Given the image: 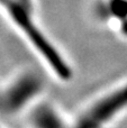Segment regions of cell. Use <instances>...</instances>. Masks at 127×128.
<instances>
[{"label":"cell","instance_id":"6da1fadb","mask_svg":"<svg viewBox=\"0 0 127 128\" xmlns=\"http://www.w3.org/2000/svg\"><path fill=\"white\" fill-rule=\"evenodd\" d=\"M0 9L8 16L28 44L35 50L46 66L58 79L68 81L72 78V68L56 46L48 40L36 24L32 14V7L22 0H0Z\"/></svg>","mask_w":127,"mask_h":128},{"label":"cell","instance_id":"7a4b0ae2","mask_svg":"<svg viewBox=\"0 0 127 128\" xmlns=\"http://www.w3.org/2000/svg\"><path fill=\"white\" fill-rule=\"evenodd\" d=\"M42 89L43 82L37 74H20L0 90V109L6 114L18 112L34 101Z\"/></svg>","mask_w":127,"mask_h":128},{"label":"cell","instance_id":"3957f363","mask_svg":"<svg viewBox=\"0 0 127 128\" xmlns=\"http://www.w3.org/2000/svg\"><path fill=\"white\" fill-rule=\"evenodd\" d=\"M127 108V83L104 94L91 104L76 119L80 127H99Z\"/></svg>","mask_w":127,"mask_h":128},{"label":"cell","instance_id":"277c9868","mask_svg":"<svg viewBox=\"0 0 127 128\" xmlns=\"http://www.w3.org/2000/svg\"><path fill=\"white\" fill-rule=\"evenodd\" d=\"M32 122L38 127H58L64 126L62 116L50 106H40L32 114Z\"/></svg>","mask_w":127,"mask_h":128},{"label":"cell","instance_id":"5b68a950","mask_svg":"<svg viewBox=\"0 0 127 128\" xmlns=\"http://www.w3.org/2000/svg\"><path fill=\"white\" fill-rule=\"evenodd\" d=\"M22 1H24L26 4H28L29 7H32V2H33V0H22Z\"/></svg>","mask_w":127,"mask_h":128}]
</instances>
